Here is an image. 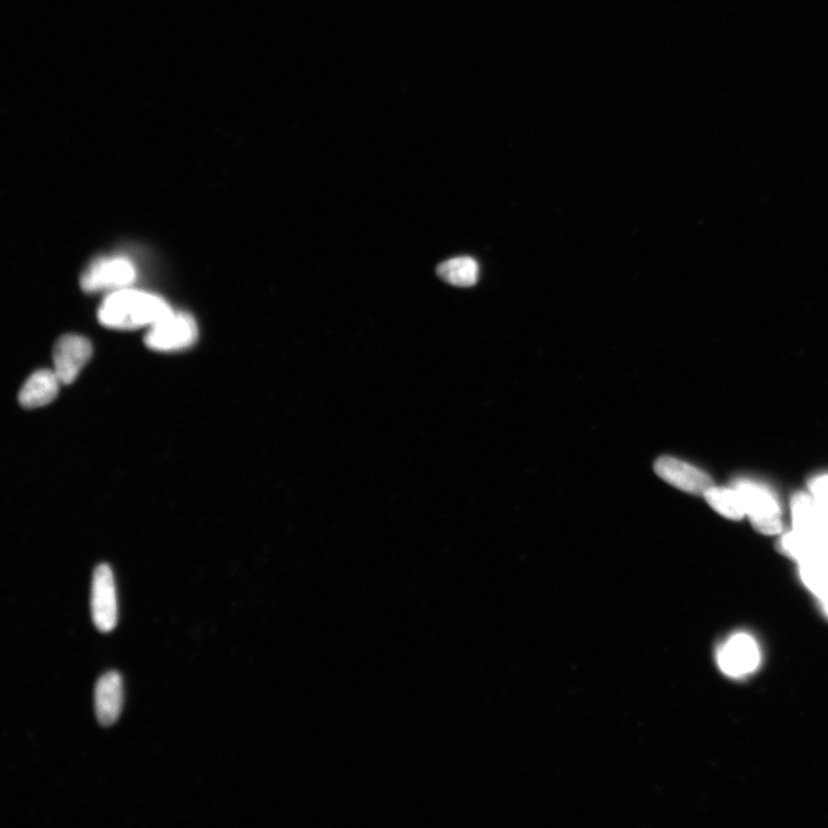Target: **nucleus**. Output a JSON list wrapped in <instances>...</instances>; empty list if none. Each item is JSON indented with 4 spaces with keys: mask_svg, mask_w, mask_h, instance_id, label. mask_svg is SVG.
<instances>
[{
    "mask_svg": "<svg viewBox=\"0 0 828 828\" xmlns=\"http://www.w3.org/2000/svg\"><path fill=\"white\" fill-rule=\"evenodd\" d=\"M172 311L164 298L129 287L105 297L98 320L107 328L133 331L152 326Z\"/></svg>",
    "mask_w": 828,
    "mask_h": 828,
    "instance_id": "f257e3e1",
    "label": "nucleus"
},
{
    "mask_svg": "<svg viewBox=\"0 0 828 828\" xmlns=\"http://www.w3.org/2000/svg\"><path fill=\"white\" fill-rule=\"evenodd\" d=\"M764 654L761 642L753 633L738 631L718 644L716 663L728 679L742 681L761 670Z\"/></svg>",
    "mask_w": 828,
    "mask_h": 828,
    "instance_id": "f03ea898",
    "label": "nucleus"
},
{
    "mask_svg": "<svg viewBox=\"0 0 828 828\" xmlns=\"http://www.w3.org/2000/svg\"><path fill=\"white\" fill-rule=\"evenodd\" d=\"M733 486L741 496L746 517L757 532L777 535L784 531L781 504L772 488L750 478L736 479Z\"/></svg>",
    "mask_w": 828,
    "mask_h": 828,
    "instance_id": "7ed1b4c3",
    "label": "nucleus"
},
{
    "mask_svg": "<svg viewBox=\"0 0 828 828\" xmlns=\"http://www.w3.org/2000/svg\"><path fill=\"white\" fill-rule=\"evenodd\" d=\"M197 337L195 319L188 313L172 311L149 327L144 342L151 350L172 352L193 347Z\"/></svg>",
    "mask_w": 828,
    "mask_h": 828,
    "instance_id": "20e7f679",
    "label": "nucleus"
},
{
    "mask_svg": "<svg viewBox=\"0 0 828 828\" xmlns=\"http://www.w3.org/2000/svg\"><path fill=\"white\" fill-rule=\"evenodd\" d=\"M137 278L130 260L121 257H102L94 260L81 276V288L87 293L129 288Z\"/></svg>",
    "mask_w": 828,
    "mask_h": 828,
    "instance_id": "39448f33",
    "label": "nucleus"
},
{
    "mask_svg": "<svg viewBox=\"0 0 828 828\" xmlns=\"http://www.w3.org/2000/svg\"><path fill=\"white\" fill-rule=\"evenodd\" d=\"M92 620L98 631L110 633L118 624V598L111 567H96L91 590Z\"/></svg>",
    "mask_w": 828,
    "mask_h": 828,
    "instance_id": "423d86ee",
    "label": "nucleus"
},
{
    "mask_svg": "<svg viewBox=\"0 0 828 828\" xmlns=\"http://www.w3.org/2000/svg\"><path fill=\"white\" fill-rule=\"evenodd\" d=\"M92 355V345L86 337L74 334L60 337L53 350V364L63 385H71L79 377Z\"/></svg>",
    "mask_w": 828,
    "mask_h": 828,
    "instance_id": "0eeeda50",
    "label": "nucleus"
},
{
    "mask_svg": "<svg viewBox=\"0 0 828 828\" xmlns=\"http://www.w3.org/2000/svg\"><path fill=\"white\" fill-rule=\"evenodd\" d=\"M654 469L659 478L688 494L704 495L713 486L708 473L676 457L658 458Z\"/></svg>",
    "mask_w": 828,
    "mask_h": 828,
    "instance_id": "6e6552de",
    "label": "nucleus"
},
{
    "mask_svg": "<svg viewBox=\"0 0 828 828\" xmlns=\"http://www.w3.org/2000/svg\"><path fill=\"white\" fill-rule=\"evenodd\" d=\"M124 704V682L118 672L111 671L98 680L95 707L98 723L104 727L117 723Z\"/></svg>",
    "mask_w": 828,
    "mask_h": 828,
    "instance_id": "1a4fd4ad",
    "label": "nucleus"
},
{
    "mask_svg": "<svg viewBox=\"0 0 828 828\" xmlns=\"http://www.w3.org/2000/svg\"><path fill=\"white\" fill-rule=\"evenodd\" d=\"M60 382L55 371H36L27 379L19 393V402L26 409L50 404L59 393Z\"/></svg>",
    "mask_w": 828,
    "mask_h": 828,
    "instance_id": "9d476101",
    "label": "nucleus"
},
{
    "mask_svg": "<svg viewBox=\"0 0 828 828\" xmlns=\"http://www.w3.org/2000/svg\"><path fill=\"white\" fill-rule=\"evenodd\" d=\"M437 275L455 287H472L479 280L480 268L471 257H456L437 266Z\"/></svg>",
    "mask_w": 828,
    "mask_h": 828,
    "instance_id": "9b49d317",
    "label": "nucleus"
},
{
    "mask_svg": "<svg viewBox=\"0 0 828 828\" xmlns=\"http://www.w3.org/2000/svg\"><path fill=\"white\" fill-rule=\"evenodd\" d=\"M703 496L705 501L720 516L731 520H741L746 517L741 496L734 486L717 487L713 485Z\"/></svg>",
    "mask_w": 828,
    "mask_h": 828,
    "instance_id": "f8f14e48",
    "label": "nucleus"
},
{
    "mask_svg": "<svg viewBox=\"0 0 828 828\" xmlns=\"http://www.w3.org/2000/svg\"><path fill=\"white\" fill-rule=\"evenodd\" d=\"M810 494L816 498L819 503L828 506V473L820 474L810 482Z\"/></svg>",
    "mask_w": 828,
    "mask_h": 828,
    "instance_id": "ddd939ff",
    "label": "nucleus"
},
{
    "mask_svg": "<svg viewBox=\"0 0 828 828\" xmlns=\"http://www.w3.org/2000/svg\"><path fill=\"white\" fill-rule=\"evenodd\" d=\"M818 602L820 611H822L823 615L828 619V596L820 598Z\"/></svg>",
    "mask_w": 828,
    "mask_h": 828,
    "instance_id": "4468645a",
    "label": "nucleus"
}]
</instances>
